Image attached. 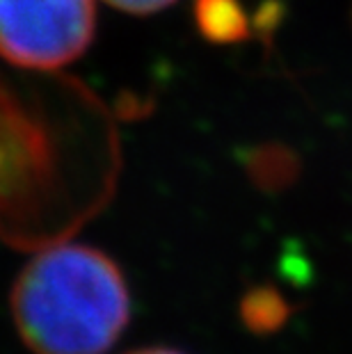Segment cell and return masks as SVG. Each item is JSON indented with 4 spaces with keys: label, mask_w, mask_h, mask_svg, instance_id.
<instances>
[{
    "label": "cell",
    "mask_w": 352,
    "mask_h": 354,
    "mask_svg": "<svg viewBox=\"0 0 352 354\" xmlns=\"http://www.w3.org/2000/svg\"><path fill=\"white\" fill-rule=\"evenodd\" d=\"M12 318L35 354H106L131 320L122 268L96 247L57 243L14 281Z\"/></svg>",
    "instance_id": "obj_1"
},
{
    "label": "cell",
    "mask_w": 352,
    "mask_h": 354,
    "mask_svg": "<svg viewBox=\"0 0 352 354\" xmlns=\"http://www.w3.org/2000/svg\"><path fill=\"white\" fill-rule=\"evenodd\" d=\"M94 0H0V48L19 69L53 71L94 39Z\"/></svg>",
    "instance_id": "obj_2"
},
{
    "label": "cell",
    "mask_w": 352,
    "mask_h": 354,
    "mask_svg": "<svg viewBox=\"0 0 352 354\" xmlns=\"http://www.w3.org/2000/svg\"><path fill=\"white\" fill-rule=\"evenodd\" d=\"M243 165L252 183L263 192H281L299 176V158L281 142H266L243 156Z\"/></svg>",
    "instance_id": "obj_3"
},
{
    "label": "cell",
    "mask_w": 352,
    "mask_h": 354,
    "mask_svg": "<svg viewBox=\"0 0 352 354\" xmlns=\"http://www.w3.org/2000/svg\"><path fill=\"white\" fill-rule=\"evenodd\" d=\"M192 19L211 44H238L252 32L241 0H192Z\"/></svg>",
    "instance_id": "obj_4"
},
{
    "label": "cell",
    "mask_w": 352,
    "mask_h": 354,
    "mask_svg": "<svg viewBox=\"0 0 352 354\" xmlns=\"http://www.w3.org/2000/svg\"><path fill=\"white\" fill-rule=\"evenodd\" d=\"M243 325L254 334H275L286 325L290 306L284 295L272 286H254L243 295L238 306Z\"/></svg>",
    "instance_id": "obj_5"
},
{
    "label": "cell",
    "mask_w": 352,
    "mask_h": 354,
    "mask_svg": "<svg viewBox=\"0 0 352 354\" xmlns=\"http://www.w3.org/2000/svg\"><path fill=\"white\" fill-rule=\"evenodd\" d=\"M108 5L117 7L126 14H138V17H145V14H156L169 7L174 0H106Z\"/></svg>",
    "instance_id": "obj_6"
},
{
    "label": "cell",
    "mask_w": 352,
    "mask_h": 354,
    "mask_svg": "<svg viewBox=\"0 0 352 354\" xmlns=\"http://www.w3.org/2000/svg\"><path fill=\"white\" fill-rule=\"evenodd\" d=\"M129 354H183V352H176V350H169V348H145V350H136V352H129Z\"/></svg>",
    "instance_id": "obj_7"
}]
</instances>
